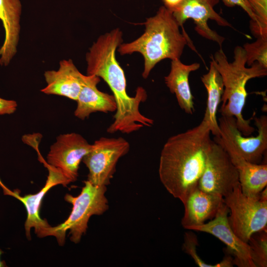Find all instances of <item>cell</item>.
<instances>
[{"mask_svg":"<svg viewBox=\"0 0 267 267\" xmlns=\"http://www.w3.org/2000/svg\"><path fill=\"white\" fill-rule=\"evenodd\" d=\"M223 202L222 195L205 192L197 187L182 203L184 207L181 222L182 226L187 229L214 218Z\"/></svg>","mask_w":267,"mask_h":267,"instance_id":"17","label":"cell"},{"mask_svg":"<svg viewBox=\"0 0 267 267\" xmlns=\"http://www.w3.org/2000/svg\"><path fill=\"white\" fill-rule=\"evenodd\" d=\"M3 252L0 249V267H6V264L4 261H1L0 259V256L3 254Z\"/></svg>","mask_w":267,"mask_h":267,"instance_id":"28","label":"cell"},{"mask_svg":"<svg viewBox=\"0 0 267 267\" xmlns=\"http://www.w3.org/2000/svg\"><path fill=\"white\" fill-rule=\"evenodd\" d=\"M213 140L227 152L235 167L242 192L250 197H257L267 185V164L250 162L240 156L232 144L222 137L214 136Z\"/></svg>","mask_w":267,"mask_h":267,"instance_id":"14","label":"cell"},{"mask_svg":"<svg viewBox=\"0 0 267 267\" xmlns=\"http://www.w3.org/2000/svg\"><path fill=\"white\" fill-rule=\"evenodd\" d=\"M123 42V33L116 28L100 36L86 54L87 75L102 78L108 85L116 100L117 109L113 122L107 129L113 134L120 132L130 134L144 127H151L154 121L142 115L139 105L147 99L146 91L141 87L134 96L127 92L124 72L117 61L116 51Z\"/></svg>","mask_w":267,"mask_h":267,"instance_id":"1","label":"cell"},{"mask_svg":"<svg viewBox=\"0 0 267 267\" xmlns=\"http://www.w3.org/2000/svg\"><path fill=\"white\" fill-rule=\"evenodd\" d=\"M164 6L171 11L178 7L183 0H162Z\"/></svg>","mask_w":267,"mask_h":267,"instance_id":"27","label":"cell"},{"mask_svg":"<svg viewBox=\"0 0 267 267\" xmlns=\"http://www.w3.org/2000/svg\"><path fill=\"white\" fill-rule=\"evenodd\" d=\"M83 74L71 59L62 60L57 70H47L44 73L46 83L41 91L77 100L82 84Z\"/></svg>","mask_w":267,"mask_h":267,"instance_id":"16","label":"cell"},{"mask_svg":"<svg viewBox=\"0 0 267 267\" xmlns=\"http://www.w3.org/2000/svg\"><path fill=\"white\" fill-rule=\"evenodd\" d=\"M91 147L92 144L79 134H60L50 147L46 165L59 171L69 183L75 181L80 162Z\"/></svg>","mask_w":267,"mask_h":267,"instance_id":"9","label":"cell"},{"mask_svg":"<svg viewBox=\"0 0 267 267\" xmlns=\"http://www.w3.org/2000/svg\"><path fill=\"white\" fill-rule=\"evenodd\" d=\"M223 198L230 213L229 224L243 241L248 243L253 233L267 229V187L259 196L250 197L243 194L238 184Z\"/></svg>","mask_w":267,"mask_h":267,"instance_id":"6","label":"cell"},{"mask_svg":"<svg viewBox=\"0 0 267 267\" xmlns=\"http://www.w3.org/2000/svg\"><path fill=\"white\" fill-rule=\"evenodd\" d=\"M130 149L129 142L122 137H101L92 144L82 161L89 170L88 179L96 186L108 185L120 158Z\"/></svg>","mask_w":267,"mask_h":267,"instance_id":"7","label":"cell"},{"mask_svg":"<svg viewBox=\"0 0 267 267\" xmlns=\"http://www.w3.org/2000/svg\"><path fill=\"white\" fill-rule=\"evenodd\" d=\"M48 175L44 186L37 193L30 194L22 196L18 190L11 191L1 182L0 185L3 188L4 194L12 196L21 201L25 207L27 218L24 227L26 237L30 240L31 229L34 228L35 232L39 238L50 236L51 227L46 219H42L40 216V210L42 200L48 190L52 187L58 184L66 186L69 183L62 174L55 169L47 165Z\"/></svg>","mask_w":267,"mask_h":267,"instance_id":"12","label":"cell"},{"mask_svg":"<svg viewBox=\"0 0 267 267\" xmlns=\"http://www.w3.org/2000/svg\"><path fill=\"white\" fill-rule=\"evenodd\" d=\"M106 186H96L88 180L77 196L66 194L65 200L72 205L70 214L62 223L50 228V236H54L60 246L65 243L66 232L69 230L70 240L74 243L81 241L86 233L89 219L93 215H100L109 208L105 196Z\"/></svg>","mask_w":267,"mask_h":267,"instance_id":"5","label":"cell"},{"mask_svg":"<svg viewBox=\"0 0 267 267\" xmlns=\"http://www.w3.org/2000/svg\"><path fill=\"white\" fill-rule=\"evenodd\" d=\"M201 80L207 92V101L203 120L208 123L211 134L215 137H220L221 132L217 114L224 86L221 75L211 61L208 72L201 77Z\"/></svg>","mask_w":267,"mask_h":267,"instance_id":"20","label":"cell"},{"mask_svg":"<svg viewBox=\"0 0 267 267\" xmlns=\"http://www.w3.org/2000/svg\"><path fill=\"white\" fill-rule=\"evenodd\" d=\"M226 6L232 7L237 5L241 7L251 18L250 28L253 33L259 37L258 21L253 9L247 0H222Z\"/></svg>","mask_w":267,"mask_h":267,"instance_id":"25","label":"cell"},{"mask_svg":"<svg viewBox=\"0 0 267 267\" xmlns=\"http://www.w3.org/2000/svg\"><path fill=\"white\" fill-rule=\"evenodd\" d=\"M100 78L95 75H83L81 90L77 97L74 115L81 120L94 112L107 113L116 111L117 104L113 95L100 91L97 88Z\"/></svg>","mask_w":267,"mask_h":267,"instance_id":"15","label":"cell"},{"mask_svg":"<svg viewBox=\"0 0 267 267\" xmlns=\"http://www.w3.org/2000/svg\"><path fill=\"white\" fill-rule=\"evenodd\" d=\"M233 52L231 62H228L221 48L211 56V61L222 76L224 86L222 104L219 111L221 115L234 117L237 127L243 135L249 136L255 129L250 124L254 116L246 120L242 114L248 95L246 84L250 79L266 76L267 69L257 62L247 67L245 51L241 46H236Z\"/></svg>","mask_w":267,"mask_h":267,"instance_id":"4","label":"cell"},{"mask_svg":"<svg viewBox=\"0 0 267 267\" xmlns=\"http://www.w3.org/2000/svg\"><path fill=\"white\" fill-rule=\"evenodd\" d=\"M238 184V173L229 156L221 145L213 140L198 188L224 197Z\"/></svg>","mask_w":267,"mask_h":267,"instance_id":"8","label":"cell"},{"mask_svg":"<svg viewBox=\"0 0 267 267\" xmlns=\"http://www.w3.org/2000/svg\"><path fill=\"white\" fill-rule=\"evenodd\" d=\"M17 106V104L15 101L0 97V115L13 113Z\"/></svg>","mask_w":267,"mask_h":267,"instance_id":"26","label":"cell"},{"mask_svg":"<svg viewBox=\"0 0 267 267\" xmlns=\"http://www.w3.org/2000/svg\"><path fill=\"white\" fill-rule=\"evenodd\" d=\"M252 260L256 267H267V231L253 233L248 242Z\"/></svg>","mask_w":267,"mask_h":267,"instance_id":"21","label":"cell"},{"mask_svg":"<svg viewBox=\"0 0 267 267\" xmlns=\"http://www.w3.org/2000/svg\"><path fill=\"white\" fill-rule=\"evenodd\" d=\"M200 66L198 63L186 65L179 59H174L171 61L169 74L164 78L170 91L175 94L179 106L187 114L192 115L195 111L189 76L191 72L198 70Z\"/></svg>","mask_w":267,"mask_h":267,"instance_id":"19","label":"cell"},{"mask_svg":"<svg viewBox=\"0 0 267 267\" xmlns=\"http://www.w3.org/2000/svg\"><path fill=\"white\" fill-rule=\"evenodd\" d=\"M229 210L223 202L213 219L187 229L209 233L220 240L226 245L233 257L234 265L239 267H256L251 259L248 243L238 237L229 224Z\"/></svg>","mask_w":267,"mask_h":267,"instance_id":"13","label":"cell"},{"mask_svg":"<svg viewBox=\"0 0 267 267\" xmlns=\"http://www.w3.org/2000/svg\"><path fill=\"white\" fill-rule=\"evenodd\" d=\"M198 245V239L195 234L190 231L185 233L182 249L186 254L191 256L198 266L200 267H226V262L224 259L215 265L208 264L205 263L198 255L196 248Z\"/></svg>","mask_w":267,"mask_h":267,"instance_id":"23","label":"cell"},{"mask_svg":"<svg viewBox=\"0 0 267 267\" xmlns=\"http://www.w3.org/2000/svg\"><path fill=\"white\" fill-rule=\"evenodd\" d=\"M208 123L169 137L161 152L159 175L167 190L183 203L198 187L213 141Z\"/></svg>","mask_w":267,"mask_h":267,"instance_id":"2","label":"cell"},{"mask_svg":"<svg viewBox=\"0 0 267 267\" xmlns=\"http://www.w3.org/2000/svg\"><path fill=\"white\" fill-rule=\"evenodd\" d=\"M244 48L246 56V64L250 66L257 62L267 69V39L258 37L252 43H246Z\"/></svg>","mask_w":267,"mask_h":267,"instance_id":"22","label":"cell"},{"mask_svg":"<svg viewBox=\"0 0 267 267\" xmlns=\"http://www.w3.org/2000/svg\"><path fill=\"white\" fill-rule=\"evenodd\" d=\"M258 129L256 136H244L238 129L234 117L222 115L218 124L222 137L232 144L238 154L246 160L261 164L267 150V117H254Z\"/></svg>","mask_w":267,"mask_h":267,"instance_id":"10","label":"cell"},{"mask_svg":"<svg viewBox=\"0 0 267 267\" xmlns=\"http://www.w3.org/2000/svg\"><path fill=\"white\" fill-rule=\"evenodd\" d=\"M143 34L130 43L118 47L121 55L139 52L144 59L142 76L147 79L155 66L161 60L179 59L186 45L197 52L188 35L180 31V27L172 11L161 6L156 14L146 19Z\"/></svg>","mask_w":267,"mask_h":267,"instance_id":"3","label":"cell"},{"mask_svg":"<svg viewBox=\"0 0 267 267\" xmlns=\"http://www.w3.org/2000/svg\"><path fill=\"white\" fill-rule=\"evenodd\" d=\"M258 21L259 37L267 39V0H247Z\"/></svg>","mask_w":267,"mask_h":267,"instance_id":"24","label":"cell"},{"mask_svg":"<svg viewBox=\"0 0 267 267\" xmlns=\"http://www.w3.org/2000/svg\"><path fill=\"white\" fill-rule=\"evenodd\" d=\"M21 13L20 0H0V20L5 33L3 43L0 48L1 66H7L17 52Z\"/></svg>","mask_w":267,"mask_h":267,"instance_id":"18","label":"cell"},{"mask_svg":"<svg viewBox=\"0 0 267 267\" xmlns=\"http://www.w3.org/2000/svg\"><path fill=\"white\" fill-rule=\"evenodd\" d=\"M219 0H183L182 2L172 11L173 16L182 28V32L187 35L183 25L188 19L194 20L195 30L203 37L216 42L222 46L225 38L212 30L208 26L209 19L215 21L218 25L233 28L225 19L214 9Z\"/></svg>","mask_w":267,"mask_h":267,"instance_id":"11","label":"cell"}]
</instances>
